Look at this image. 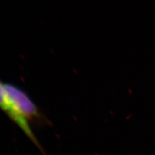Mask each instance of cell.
<instances>
[{"mask_svg": "<svg viewBox=\"0 0 155 155\" xmlns=\"http://www.w3.org/2000/svg\"><path fill=\"white\" fill-rule=\"evenodd\" d=\"M7 104L10 108L8 117L41 152L47 155L31 127V123H46L45 118L36 104L20 87L10 83H4Z\"/></svg>", "mask_w": 155, "mask_h": 155, "instance_id": "6da1fadb", "label": "cell"}, {"mask_svg": "<svg viewBox=\"0 0 155 155\" xmlns=\"http://www.w3.org/2000/svg\"><path fill=\"white\" fill-rule=\"evenodd\" d=\"M0 109L7 116L10 112V108L7 104L4 83L0 81Z\"/></svg>", "mask_w": 155, "mask_h": 155, "instance_id": "7a4b0ae2", "label": "cell"}]
</instances>
